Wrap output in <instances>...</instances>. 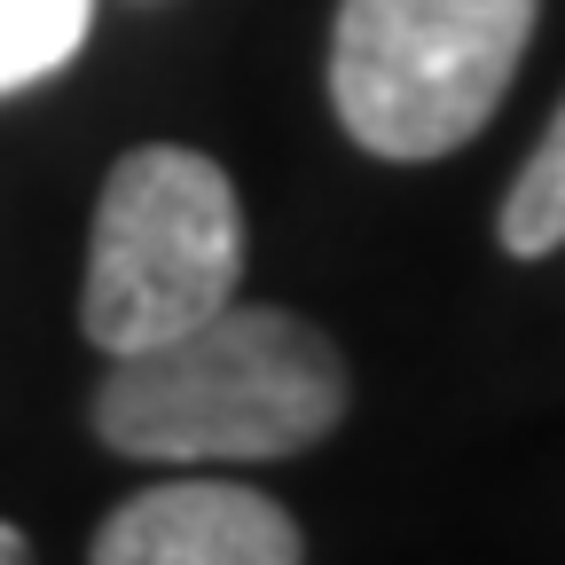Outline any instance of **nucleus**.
<instances>
[{
  "label": "nucleus",
  "instance_id": "nucleus-1",
  "mask_svg": "<svg viewBox=\"0 0 565 565\" xmlns=\"http://www.w3.org/2000/svg\"><path fill=\"white\" fill-rule=\"evenodd\" d=\"M345 416L338 345L282 307H221L196 330L118 353L95 393V433L141 463H267Z\"/></svg>",
  "mask_w": 565,
  "mask_h": 565
},
{
  "label": "nucleus",
  "instance_id": "nucleus-2",
  "mask_svg": "<svg viewBox=\"0 0 565 565\" xmlns=\"http://www.w3.org/2000/svg\"><path fill=\"white\" fill-rule=\"evenodd\" d=\"M542 0H338L330 110L370 158H448L494 118Z\"/></svg>",
  "mask_w": 565,
  "mask_h": 565
},
{
  "label": "nucleus",
  "instance_id": "nucleus-3",
  "mask_svg": "<svg viewBox=\"0 0 565 565\" xmlns=\"http://www.w3.org/2000/svg\"><path fill=\"white\" fill-rule=\"evenodd\" d=\"M236 275H244V212L212 158L150 141L110 166L79 291V322L103 353H141L196 330L236 299Z\"/></svg>",
  "mask_w": 565,
  "mask_h": 565
},
{
  "label": "nucleus",
  "instance_id": "nucleus-4",
  "mask_svg": "<svg viewBox=\"0 0 565 565\" xmlns=\"http://www.w3.org/2000/svg\"><path fill=\"white\" fill-rule=\"evenodd\" d=\"M291 511L236 479H166L118 503L95 534V565H299Z\"/></svg>",
  "mask_w": 565,
  "mask_h": 565
},
{
  "label": "nucleus",
  "instance_id": "nucleus-5",
  "mask_svg": "<svg viewBox=\"0 0 565 565\" xmlns=\"http://www.w3.org/2000/svg\"><path fill=\"white\" fill-rule=\"evenodd\" d=\"M87 24H95V0H0V95L71 63Z\"/></svg>",
  "mask_w": 565,
  "mask_h": 565
},
{
  "label": "nucleus",
  "instance_id": "nucleus-6",
  "mask_svg": "<svg viewBox=\"0 0 565 565\" xmlns=\"http://www.w3.org/2000/svg\"><path fill=\"white\" fill-rule=\"evenodd\" d=\"M565 244V103L550 118V134L534 141V158L519 166L511 196H503V252L542 259Z\"/></svg>",
  "mask_w": 565,
  "mask_h": 565
},
{
  "label": "nucleus",
  "instance_id": "nucleus-7",
  "mask_svg": "<svg viewBox=\"0 0 565 565\" xmlns=\"http://www.w3.org/2000/svg\"><path fill=\"white\" fill-rule=\"evenodd\" d=\"M0 565H32V550H24V534L0 519Z\"/></svg>",
  "mask_w": 565,
  "mask_h": 565
}]
</instances>
